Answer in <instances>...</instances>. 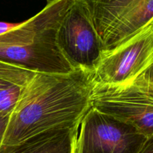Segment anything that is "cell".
<instances>
[{
  "instance_id": "obj_5",
  "label": "cell",
  "mask_w": 153,
  "mask_h": 153,
  "mask_svg": "<svg viewBox=\"0 0 153 153\" xmlns=\"http://www.w3.org/2000/svg\"><path fill=\"white\" fill-rule=\"evenodd\" d=\"M146 140L134 126L91 107L78 125L74 153H139Z\"/></svg>"
},
{
  "instance_id": "obj_2",
  "label": "cell",
  "mask_w": 153,
  "mask_h": 153,
  "mask_svg": "<svg viewBox=\"0 0 153 153\" xmlns=\"http://www.w3.org/2000/svg\"><path fill=\"white\" fill-rule=\"evenodd\" d=\"M74 0H47L43 9L0 35V59L34 73L68 74L76 69L62 52L57 33Z\"/></svg>"
},
{
  "instance_id": "obj_11",
  "label": "cell",
  "mask_w": 153,
  "mask_h": 153,
  "mask_svg": "<svg viewBox=\"0 0 153 153\" xmlns=\"http://www.w3.org/2000/svg\"><path fill=\"white\" fill-rule=\"evenodd\" d=\"M10 114L0 115V147L2 146Z\"/></svg>"
},
{
  "instance_id": "obj_7",
  "label": "cell",
  "mask_w": 153,
  "mask_h": 153,
  "mask_svg": "<svg viewBox=\"0 0 153 153\" xmlns=\"http://www.w3.org/2000/svg\"><path fill=\"white\" fill-rule=\"evenodd\" d=\"M153 66V25L115 49L105 51L94 73V82L122 85L146 73Z\"/></svg>"
},
{
  "instance_id": "obj_14",
  "label": "cell",
  "mask_w": 153,
  "mask_h": 153,
  "mask_svg": "<svg viewBox=\"0 0 153 153\" xmlns=\"http://www.w3.org/2000/svg\"><path fill=\"white\" fill-rule=\"evenodd\" d=\"M146 73V74L148 75L150 78H151L152 80L153 81V66Z\"/></svg>"
},
{
  "instance_id": "obj_6",
  "label": "cell",
  "mask_w": 153,
  "mask_h": 153,
  "mask_svg": "<svg viewBox=\"0 0 153 153\" xmlns=\"http://www.w3.org/2000/svg\"><path fill=\"white\" fill-rule=\"evenodd\" d=\"M57 41L74 68L94 73L105 50L87 0H74L58 28Z\"/></svg>"
},
{
  "instance_id": "obj_4",
  "label": "cell",
  "mask_w": 153,
  "mask_h": 153,
  "mask_svg": "<svg viewBox=\"0 0 153 153\" xmlns=\"http://www.w3.org/2000/svg\"><path fill=\"white\" fill-rule=\"evenodd\" d=\"M105 51L153 25V0H87Z\"/></svg>"
},
{
  "instance_id": "obj_9",
  "label": "cell",
  "mask_w": 153,
  "mask_h": 153,
  "mask_svg": "<svg viewBox=\"0 0 153 153\" xmlns=\"http://www.w3.org/2000/svg\"><path fill=\"white\" fill-rule=\"evenodd\" d=\"M35 73L0 59V81L1 82L25 86L32 79Z\"/></svg>"
},
{
  "instance_id": "obj_13",
  "label": "cell",
  "mask_w": 153,
  "mask_h": 153,
  "mask_svg": "<svg viewBox=\"0 0 153 153\" xmlns=\"http://www.w3.org/2000/svg\"><path fill=\"white\" fill-rule=\"evenodd\" d=\"M139 153H153V134L147 138Z\"/></svg>"
},
{
  "instance_id": "obj_1",
  "label": "cell",
  "mask_w": 153,
  "mask_h": 153,
  "mask_svg": "<svg viewBox=\"0 0 153 153\" xmlns=\"http://www.w3.org/2000/svg\"><path fill=\"white\" fill-rule=\"evenodd\" d=\"M93 84L94 73L80 68L68 74L36 73L10 114L2 145L16 144L56 128L78 126L91 108Z\"/></svg>"
},
{
  "instance_id": "obj_12",
  "label": "cell",
  "mask_w": 153,
  "mask_h": 153,
  "mask_svg": "<svg viewBox=\"0 0 153 153\" xmlns=\"http://www.w3.org/2000/svg\"><path fill=\"white\" fill-rule=\"evenodd\" d=\"M20 22H16V23H12V22H0V35L10 31L13 28H16V26L20 25Z\"/></svg>"
},
{
  "instance_id": "obj_15",
  "label": "cell",
  "mask_w": 153,
  "mask_h": 153,
  "mask_svg": "<svg viewBox=\"0 0 153 153\" xmlns=\"http://www.w3.org/2000/svg\"><path fill=\"white\" fill-rule=\"evenodd\" d=\"M13 85V84H8V83H6V82H1V81H0V89H2V88H5V87L8 86V85Z\"/></svg>"
},
{
  "instance_id": "obj_10",
  "label": "cell",
  "mask_w": 153,
  "mask_h": 153,
  "mask_svg": "<svg viewBox=\"0 0 153 153\" xmlns=\"http://www.w3.org/2000/svg\"><path fill=\"white\" fill-rule=\"evenodd\" d=\"M24 87L10 85L0 89V115L11 114L19 101Z\"/></svg>"
},
{
  "instance_id": "obj_8",
  "label": "cell",
  "mask_w": 153,
  "mask_h": 153,
  "mask_svg": "<svg viewBox=\"0 0 153 153\" xmlns=\"http://www.w3.org/2000/svg\"><path fill=\"white\" fill-rule=\"evenodd\" d=\"M77 127L56 128L14 145H2L0 153H74Z\"/></svg>"
},
{
  "instance_id": "obj_3",
  "label": "cell",
  "mask_w": 153,
  "mask_h": 153,
  "mask_svg": "<svg viewBox=\"0 0 153 153\" xmlns=\"http://www.w3.org/2000/svg\"><path fill=\"white\" fill-rule=\"evenodd\" d=\"M90 104L101 113L134 126L147 138L153 134V81L146 73L122 85L94 80Z\"/></svg>"
}]
</instances>
